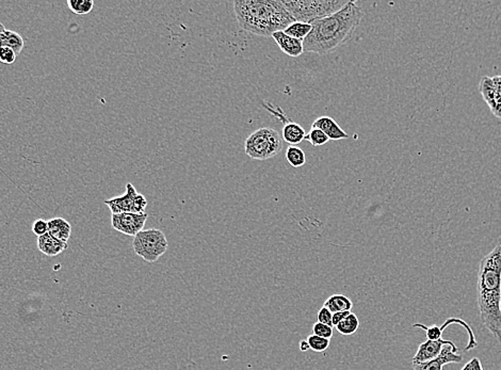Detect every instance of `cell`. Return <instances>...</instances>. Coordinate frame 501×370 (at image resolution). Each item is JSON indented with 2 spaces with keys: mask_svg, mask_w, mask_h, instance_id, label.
Wrapping results in <instances>:
<instances>
[{
  "mask_svg": "<svg viewBox=\"0 0 501 370\" xmlns=\"http://www.w3.org/2000/svg\"><path fill=\"white\" fill-rule=\"evenodd\" d=\"M17 53L13 49H9V47H0V62L11 65L17 61Z\"/></svg>",
  "mask_w": 501,
  "mask_h": 370,
  "instance_id": "cell-26",
  "label": "cell"
},
{
  "mask_svg": "<svg viewBox=\"0 0 501 370\" xmlns=\"http://www.w3.org/2000/svg\"><path fill=\"white\" fill-rule=\"evenodd\" d=\"M475 370H483L482 364H481L480 360L476 358V364H475Z\"/></svg>",
  "mask_w": 501,
  "mask_h": 370,
  "instance_id": "cell-33",
  "label": "cell"
},
{
  "mask_svg": "<svg viewBox=\"0 0 501 370\" xmlns=\"http://www.w3.org/2000/svg\"><path fill=\"white\" fill-rule=\"evenodd\" d=\"M480 92L492 112L501 119V76L494 78L483 77L480 83Z\"/></svg>",
  "mask_w": 501,
  "mask_h": 370,
  "instance_id": "cell-11",
  "label": "cell"
},
{
  "mask_svg": "<svg viewBox=\"0 0 501 370\" xmlns=\"http://www.w3.org/2000/svg\"><path fill=\"white\" fill-rule=\"evenodd\" d=\"M67 3L69 10L77 15L89 14L94 8L93 0H67Z\"/></svg>",
  "mask_w": 501,
  "mask_h": 370,
  "instance_id": "cell-23",
  "label": "cell"
},
{
  "mask_svg": "<svg viewBox=\"0 0 501 370\" xmlns=\"http://www.w3.org/2000/svg\"><path fill=\"white\" fill-rule=\"evenodd\" d=\"M463 357L459 354V348L455 345H446L441 349L436 359L423 363L413 364V370H443L447 364L461 363Z\"/></svg>",
  "mask_w": 501,
  "mask_h": 370,
  "instance_id": "cell-12",
  "label": "cell"
},
{
  "mask_svg": "<svg viewBox=\"0 0 501 370\" xmlns=\"http://www.w3.org/2000/svg\"><path fill=\"white\" fill-rule=\"evenodd\" d=\"M308 344L311 350L315 352H324L330 347V339L328 338L319 337L317 335H309L307 337Z\"/></svg>",
  "mask_w": 501,
  "mask_h": 370,
  "instance_id": "cell-25",
  "label": "cell"
},
{
  "mask_svg": "<svg viewBox=\"0 0 501 370\" xmlns=\"http://www.w3.org/2000/svg\"><path fill=\"white\" fill-rule=\"evenodd\" d=\"M446 345H455V343L443 338L439 340H427L419 346L415 357L413 358V364L423 363L436 359L441 354L443 347Z\"/></svg>",
  "mask_w": 501,
  "mask_h": 370,
  "instance_id": "cell-13",
  "label": "cell"
},
{
  "mask_svg": "<svg viewBox=\"0 0 501 370\" xmlns=\"http://www.w3.org/2000/svg\"><path fill=\"white\" fill-rule=\"evenodd\" d=\"M475 364H476V358L469 361L468 363L462 368V370H475Z\"/></svg>",
  "mask_w": 501,
  "mask_h": 370,
  "instance_id": "cell-32",
  "label": "cell"
},
{
  "mask_svg": "<svg viewBox=\"0 0 501 370\" xmlns=\"http://www.w3.org/2000/svg\"><path fill=\"white\" fill-rule=\"evenodd\" d=\"M323 306L327 308L332 314L338 313V312H351L353 302L343 294H333L325 300Z\"/></svg>",
  "mask_w": 501,
  "mask_h": 370,
  "instance_id": "cell-18",
  "label": "cell"
},
{
  "mask_svg": "<svg viewBox=\"0 0 501 370\" xmlns=\"http://www.w3.org/2000/svg\"><path fill=\"white\" fill-rule=\"evenodd\" d=\"M6 31L5 26H3V23H0V35L3 33V31Z\"/></svg>",
  "mask_w": 501,
  "mask_h": 370,
  "instance_id": "cell-34",
  "label": "cell"
},
{
  "mask_svg": "<svg viewBox=\"0 0 501 370\" xmlns=\"http://www.w3.org/2000/svg\"><path fill=\"white\" fill-rule=\"evenodd\" d=\"M112 215L133 212V214H144L146 210L147 201L143 194H138L134 185L126 184V192L123 196L109 199L105 201Z\"/></svg>",
  "mask_w": 501,
  "mask_h": 370,
  "instance_id": "cell-7",
  "label": "cell"
},
{
  "mask_svg": "<svg viewBox=\"0 0 501 370\" xmlns=\"http://www.w3.org/2000/svg\"><path fill=\"white\" fill-rule=\"evenodd\" d=\"M284 7L291 14L294 21L312 24L317 19L329 17L347 5L343 0H299L282 1Z\"/></svg>",
  "mask_w": 501,
  "mask_h": 370,
  "instance_id": "cell-4",
  "label": "cell"
},
{
  "mask_svg": "<svg viewBox=\"0 0 501 370\" xmlns=\"http://www.w3.org/2000/svg\"><path fill=\"white\" fill-rule=\"evenodd\" d=\"M477 302L481 323L501 346V244L479 264Z\"/></svg>",
  "mask_w": 501,
  "mask_h": 370,
  "instance_id": "cell-2",
  "label": "cell"
},
{
  "mask_svg": "<svg viewBox=\"0 0 501 370\" xmlns=\"http://www.w3.org/2000/svg\"><path fill=\"white\" fill-rule=\"evenodd\" d=\"M363 10L355 1H348L339 11L313 22L312 31L303 41L306 53L328 55L347 43L357 31Z\"/></svg>",
  "mask_w": 501,
  "mask_h": 370,
  "instance_id": "cell-1",
  "label": "cell"
},
{
  "mask_svg": "<svg viewBox=\"0 0 501 370\" xmlns=\"http://www.w3.org/2000/svg\"><path fill=\"white\" fill-rule=\"evenodd\" d=\"M0 47H9V49H13L19 56L23 51L24 47H25V41L19 33L6 29L0 35Z\"/></svg>",
  "mask_w": 501,
  "mask_h": 370,
  "instance_id": "cell-19",
  "label": "cell"
},
{
  "mask_svg": "<svg viewBox=\"0 0 501 370\" xmlns=\"http://www.w3.org/2000/svg\"><path fill=\"white\" fill-rule=\"evenodd\" d=\"M49 233L51 236L63 242H69L71 234V226L61 217L49 220Z\"/></svg>",
  "mask_w": 501,
  "mask_h": 370,
  "instance_id": "cell-17",
  "label": "cell"
},
{
  "mask_svg": "<svg viewBox=\"0 0 501 370\" xmlns=\"http://www.w3.org/2000/svg\"><path fill=\"white\" fill-rule=\"evenodd\" d=\"M350 313H351V312H338V313L333 314V318H332L333 327H336L339 322L343 321Z\"/></svg>",
  "mask_w": 501,
  "mask_h": 370,
  "instance_id": "cell-30",
  "label": "cell"
},
{
  "mask_svg": "<svg viewBox=\"0 0 501 370\" xmlns=\"http://www.w3.org/2000/svg\"><path fill=\"white\" fill-rule=\"evenodd\" d=\"M314 335L319 336V337L328 338L331 339L333 336V328L329 327L327 324L316 322L313 326Z\"/></svg>",
  "mask_w": 501,
  "mask_h": 370,
  "instance_id": "cell-27",
  "label": "cell"
},
{
  "mask_svg": "<svg viewBox=\"0 0 501 370\" xmlns=\"http://www.w3.org/2000/svg\"><path fill=\"white\" fill-rule=\"evenodd\" d=\"M359 328V320L355 314L350 313L343 321L336 326V329L341 335L349 336L357 333Z\"/></svg>",
  "mask_w": 501,
  "mask_h": 370,
  "instance_id": "cell-20",
  "label": "cell"
},
{
  "mask_svg": "<svg viewBox=\"0 0 501 370\" xmlns=\"http://www.w3.org/2000/svg\"><path fill=\"white\" fill-rule=\"evenodd\" d=\"M148 215L133 214V212H123V214L112 215L111 224L117 232L127 235V236H136L138 233L143 230L145 222Z\"/></svg>",
  "mask_w": 501,
  "mask_h": 370,
  "instance_id": "cell-9",
  "label": "cell"
},
{
  "mask_svg": "<svg viewBox=\"0 0 501 370\" xmlns=\"http://www.w3.org/2000/svg\"><path fill=\"white\" fill-rule=\"evenodd\" d=\"M312 31L311 24L301 23V22H294L291 25L288 26L286 28L284 33L289 37H294V39L300 40V41H304L305 37H307Z\"/></svg>",
  "mask_w": 501,
  "mask_h": 370,
  "instance_id": "cell-21",
  "label": "cell"
},
{
  "mask_svg": "<svg viewBox=\"0 0 501 370\" xmlns=\"http://www.w3.org/2000/svg\"><path fill=\"white\" fill-rule=\"evenodd\" d=\"M283 150V139L275 129L262 127L254 131L244 142V151L250 158L267 160Z\"/></svg>",
  "mask_w": 501,
  "mask_h": 370,
  "instance_id": "cell-5",
  "label": "cell"
},
{
  "mask_svg": "<svg viewBox=\"0 0 501 370\" xmlns=\"http://www.w3.org/2000/svg\"><path fill=\"white\" fill-rule=\"evenodd\" d=\"M271 37H273L274 41L278 44L281 51L285 53L286 55L290 56V57L297 58L304 53L303 41L294 39V37L286 35L284 31H276Z\"/></svg>",
  "mask_w": 501,
  "mask_h": 370,
  "instance_id": "cell-15",
  "label": "cell"
},
{
  "mask_svg": "<svg viewBox=\"0 0 501 370\" xmlns=\"http://www.w3.org/2000/svg\"><path fill=\"white\" fill-rule=\"evenodd\" d=\"M312 128H317L323 131L330 140L337 141L349 138V135L346 131H343V128L331 117H318L314 121Z\"/></svg>",
  "mask_w": 501,
  "mask_h": 370,
  "instance_id": "cell-14",
  "label": "cell"
},
{
  "mask_svg": "<svg viewBox=\"0 0 501 370\" xmlns=\"http://www.w3.org/2000/svg\"><path fill=\"white\" fill-rule=\"evenodd\" d=\"M33 232L37 237L47 234L49 233V221L44 220V219L35 220L33 224Z\"/></svg>",
  "mask_w": 501,
  "mask_h": 370,
  "instance_id": "cell-28",
  "label": "cell"
},
{
  "mask_svg": "<svg viewBox=\"0 0 501 370\" xmlns=\"http://www.w3.org/2000/svg\"><path fill=\"white\" fill-rule=\"evenodd\" d=\"M299 347L302 352H306L308 351V350H311V347H309V344H308L307 340H301L299 344Z\"/></svg>",
  "mask_w": 501,
  "mask_h": 370,
  "instance_id": "cell-31",
  "label": "cell"
},
{
  "mask_svg": "<svg viewBox=\"0 0 501 370\" xmlns=\"http://www.w3.org/2000/svg\"><path fill=\"white\" fill-rule=\"evenodd\" d=\"M264 108L271 112L274 117H278V120L284 123L283 131H282V139L285 142L289 143L290 145H296L301 143L305 139V129L298 124V123L292 122L290 119L286 117L284 110L280 107L272 106L271 103H264Z\"/></svg>",
  "mask_w": 501,
  "mask_h": 370,
  "instance_id": "cell-8",
  "label": "cell"
},
{
  "mask_svg": "<svg viewBox=\"0 0 501 370\" xmlns=\"http://www.w3.org/2000/svg\"><path fill=\"white\" fill-rule=\"evenodd\" d=\"M317 318L318 322H320V323L327 324L329 327L333 328V321H332L333 314H332L327 308L322 306V308H320L317 314Z\"/></svg>",
  "mask_w": 501,
  "mask_h": 370,
  "instance_id": "cell-29",
  "label": "cell"
},
{
  "mask_svg": "<svg viewBox=\"0 0 501 370\" xmlns=\"http://www.w3.org/2000/svg\"><path fill=\"white\" fill-rule=\"evenodd\" d=\"M67 246H69L67 242L57 239L49 233L39 237V239H37V248H39L40 252L45 255L51 256V258L62 253L63 251L67 250Z\"/></svg>",
  "mask_w": 501,
  "mask_h": 370,
  "instance_id": "cell-16",
  "label": "cell"
},
{
  "mask_svg": "<svg viewBox=\"0 0 501 370\" xmlns=\"http://www.w3.org/2000/svg\"><path fill=\"white\" fill-rule=\"evenodd\" d=\"M286 159L288 164L294 168H301L306 164L305 153L300 147L290 145L286 151Z\"/></svg>",
  "mask_w": 501,
  "mask_h": 370,
  "instance_id": "cell-22",
  "label": "cell"
},
{
  "mask_svg": "<svg viewBox=\"0 0 501 370\" xmlns=\"http://www.w3.org/2000/svg\"><path fill=\"white\" fill-rule=\"evenodd\" d=\"M304 140L311 143L314 146H321V145L329 142L330 139L328 138L327 135L324 134L323 131H320V129L312 128L309 133L306 134Z\"/></svg>",
  "mask_w": 501,
  "mask_h": 370,
  "instance_id": "cell-24",
  "label": "cell"
},
{
  "mask_svg": "<svg viewBox=\"0 0 501 370\" xmlns=\"http://www.w3.org/2000/svg\"><path fill=\"white\" fill-rule=\"evenodd\" d=\"M450 324H460V326H462V327L466 330L467 334H468V344H467V346H465L464 351H470V350L478 347V342H477L476 337H475L474 332H473L471 328L469 327V324L466 323L464 320L460 319V318H448L441 327H437V326H434V327H425V324L421 323H414L413 324V327L425 330L428 340H439L441 338L443 331H444L448 326H450Z\"/></svg>",
  "mask_w": 501,
  "mask_h": 370,
  "instance_id": "cell-10",
  "label": "cell"
},
{
  "mask_svg": "<svg viewBox=\"0 0 501 370\" xmlns=\"http://www.w3.org/2000/svg\"><path fill=\"white\" fill-rule=\"evenodd\" d=\"M234 12L242 31L260 37H271L296 22L283 3L276 0H236Z\"/></svg>",
  "mask_w": 501,
  "mask_h": 370,
  "instance_id": "cell-3",
  "label": "cell"
},
{
  "mask_svg": "<svg viewBox=\"0 0 501 370\" xmlns=\"http://www.w3.org/2000/svg\"><path fill=\"white\" fill-rule=\"evenodd\" d=\"M135 253L147 262H155L168 251L169 242L164 232L157 228L143 230L133 242Z\"/></svg>",
  "mask_w": 501,
  "mask_h": 370,
  "instance_id": "cell-6",
  "label": "cell"
}]
</instances>
